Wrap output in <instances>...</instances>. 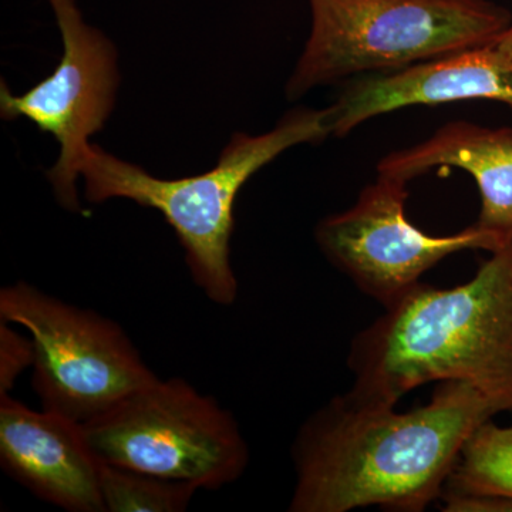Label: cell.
<instances>
[{
  "label": "cell",
  "instance_id": "obj_8",
  "mask_svg": "<svg viewBox=\"0 0 512 512\" xmlns=\"http://www.w3.org/2000/svg\"><path fill=\"white\" fill-rule=\"evenodd\" d=\"M55 13L63 55L55 72L29 92L15 96L2 82L0 114L5 120L28 119L52 134L60 146L47 178L59 204L80 212L77 183L83 158L109 120L120 84L117 52L111 40L83 19L76 0H47Z\"/></svg>",
  "mask_w": 512,
  "mask_h": 512
},
{
  "label": "cell",
  "instance_id": "obj_5",
  "mask_svg": "<svg viewBox=\"0 0 512 512\" xmlns=\"http://www.w3.org/2000/svg\"><path fill=\"white\" fill-rule=\"evenodd\" d=\"M97 458L204 490L235 483L249 447L237 420L180 377H160L83 423Z\"/></svg>",
  "mask_w": 512,
  "mask_h": 512
},
{
  "label": "cell",
  "instance_id": "obj_12",
  "mask_svg": "<svg viewBox=\"0 0 512 512\" xmlns=\"http://www.w3.org/2000/svg\"><path fill=\"white\" fill-rule=\"evenodd\" d=\"M444 487L512 500V424H480L464 441Z\"/></svg>",
  "mask_w": 512,
  "mask_h": 512
},
{
  "label": "cell",
  "instance_id": "obj_4",
  "mask_svg": "<svg viewBox=\"0 0 512 512\" xmlns=\"http://www.w3.org/2000/svg\"><path fill=\"white\" fill-rule=\"evenodd\" d=\"M311 33L286 97L491 46L512 13L493 0H309Z\"/></svg>",
  "mask_w": 512,
  "mask_h": 512
},
{
  "label": "cell",
  "instance_id": "obj_15",
  "mask_svg": "<svg viewBox=\"0 0 512 512\" xmlns=\"http://www.w3.org/2000/svg\"><path fill=\"white\" fill-rule=\"evenodd\" d=\"M440 498L443 500L441 511L446 512H512V500L495 495L444 487Z\"/></svg>",
  "mask_w": 512,
  "mask_h": 512
},
{
  "label": "cell",
  "instance_id": "obj_6",
  "mask_svg": "<svg viewBox=\"0 0 512 512\" xmlns=\"http://www.w3.org/2000/svg\"><path fill=\"white\" fill-rule=\"evenodd\" d=\"M0 319L28 332L42 409L86 423L158 379L119 323L16 282L0 291Z\"/></svg>",
  "mask_w": 512,
  "mask_h": 512
},
{
  "label": "cell",
  "instance_id": "obj_10",
  "mask_svg": "<svg viewBox=\"0 0 512 512\" xmlns=\"http://www.w3.org/2000/svg\"><path fill=\"white\" fill-rule=\"evenodd\" d=\"M0 464L40 500L70 512H106L101 461L83 424L0 396Z\"/></svg>",
  "mask_w": 512,
  "mask_h": 512
},
{
  "label": "cell",
  "instance_id": "obj_13",
  "mask_svg": "<svg viewBox=\"0 0 512 512\" xmlns=\"http://www.w3.org/2000/svg\"><path fill=\"white\" fill-rule=\"evenodd\" d=\"M100 490L106 512H181L200 488L101 461Z\"/></svg>",
  "mask_w": 512,
  "mask_h": 512
},
{
  "label": "cell",
  "instance_id": "obj_3",
  "mask_svg": "<svg viewBox=\"0 0 512 512\" xmlns=\"http://www.w3.org/2000/svg\"><path fill=\"white\" fill-rule=\"evenodd\" d=\"M329 136V107L295 109L268 133L234 134L207 173L164 180L92 144L83 158L80 177L86 200L93 204L124 198L160 212L183 245L192 281L211 302L229 306L238 296L231 238L239 191L252 175L289 148L319 143Z\"/></svg>",
  "mask_w": 512,
  "mask_h": 512
},
{
  "label": "cell",
  "instance_id": "obj_11",
  "mask_svg": "<svg viewBox=\"0 0 512 512\" xmlns=\"http://www.w3.org/2000/svg\"><path fill=\"white\" fill-rule=\"evenodd\" d=\"M436 167H456L476 180L481 195L477 227L512 235V128L451 121L413 147L377 164L382 177L409 183Z\"/></svg>",
  "mask_w": 512,
  "mask_h": 512
},
{
  "label": "cell",
  "instance_id": "obj_2",
  "mask_svg": "<svg viewBox=\"0 0 512 512\" xmlns=\"http://www.w3.org/2000/svg\"><path fill=\"white\" fill-rule=\"evenodd\" d=\"M466 284H420L353 339L352 392L397 404L431 382H464L512 412V235Z\"/></svg>",
  "mask_w": 512,
  "mask_h": 512
},
{
  "label": "cell",
  "instance_id": "obj_16",
  "mask_svg": "<svg viewBox=\"0 0 512 512\" xmlns=\"http://www.w3.org/2000/svg\"><path fill=\"white\" fill-rule=\"evenodd\" d=\"M495 46L505 55L512 57V23L510 28L505 30L504 35L500 37V40L495 43Z\"/></svg>",
  "mask_w": 512,
  "mask_h": 512
},
{
  "label": "cell",
  "instance_id": "obj_1",
  "mask_svg": "<svg viewBox=\"0 0 512 512\" xmlns=\"http://www.w3.org/2000/svg\"><path fill=\"white\" fill-rule=\"evenodd\" d=\"M498 413L464 382H440L429 403L404 413L352 390L339 394L293 443L289 511H423L443 493L467 437Z\"/></svg>",
  "mask_w": 512,
  "mask_h": 512
},
{
  "label": "cell",
  "instance_id": "obj_9",
  "mask_svg": "<svg viewBox=\"0 0 512 512\" xmlns=\"http://www.w3.org/2000/svg\"><path fill=\"white\" fill-rule=\"evenodd\" d=\"M491 100L512 109V57L497 46L471 47L394 72L349 80L329 106L332 136L346 137L365 121L414 106Z\"/></svg>",
  "mask_w": 512,
  "mask_h": 512
},
{
  "label": "cell",
  "instance_id": "obj_14",
  "mask_svg": "<svg viewBox=\"0 0 512 512\" xmlns=\"http://www.w3.org/2000/svg\"><path fill=\"white\" fill-rule=\"evenodd\" d=\"M33 365L32 340L18 335L10 323L0 325V396L9 394L16 377Z\"/></svg>",
  "mask_w": 512,
  "mask_h": 512
},
{
  "label": "cell",
  "instance_id": "obj_7",
  "mask_svg": "<svg viewBox=\"0 0 512 512\" xmlns=\"http://www.w3.org/2000/svg\"><path fill=\"white\" fill-rule=\"evenodd\" d=\"M407 198V183L377 175L349 210L323 218L315 231L330 264L384 309L447 256L468 249L493 252L510 237L477 225L446 237L426 234L407 218Z\"/></svg>",
  "mask_w": 512,
  "mask_h": 512
}]
</instances>
